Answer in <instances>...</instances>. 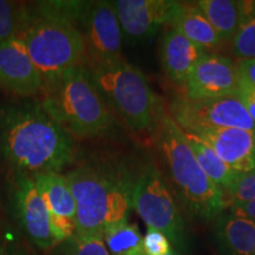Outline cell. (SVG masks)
<instances>
[{"label":"cell","mask_w":255,"mask_h":255,"mask_svg":"<svg viewBox=\"0 0 255 255\" xmlns=\"http://www.w3.org/2000/svg\"><path fill=\"white\" fill-rule=\"evenodd\" d=\"M169 114L186 132L197 133L203 130L240 129L255 135V123L238 96L189 100L184 95L176 96Z\"/></svg>","instance_id":"ba28073f"},{"label":"cell","mask_w":255,"mask_h":255,"mask_svg":"<svg viewBox=\"0 0 255 255\" xmlns=\"http://www.w3.org/2000/svg\"><path fill=\"white\" fill-rule=\"evenodd\" d=\"M229 212L232 214L242 216L255 221V201L247 203H241V205H234L229 207Z\"/></svg>","instance_id":"f1b7e54d"},{"label":"cell","mask_w":255,"mask_h":255,"mask_svg":"<svg viewBox=\"0 0 255 255\" xmlns=\"http://www.w3.org/2000/svg\"><path fill=\"white\" fill-rule=\"evenodd\" d=\"M44 78L20 37L0 43V89L17 98H38Z\"/></svg>","instance_id":"4fadbf2b"},{"label":"cell","mask_w":255,"mask_h":255,"mask_svg":"<svg viewBox=\"0 0 255 255\" xmlns=\"http://www.w3.org/2000/svg\"><path fill=\"white\" fill-rule=\"evenodd\" d=\"M136 173L116 159L77 157L64 174L76 201L77 234L103 235L109 226L128 221Z\"/></svg>","instance_id":"7a4b0ae2"},{"label":"cell","mask_w":255,"mask_h":255,"mask_svg":"<svg viewBox=\"0 0 255 255\" xmlns=\"http://www.w3.org/2000/svg\"><path fill=\"white\" fill-rule=\"evenodd\" d=\"M77 157V141L50 116L39 98L0 104V163L13 175L63 173Z\"/></svg>","instance_id":"6da1fadb"},{"label":"cell","mask_w":255,"mask_h":255,"mask_svg":"<svg viewBox=\"0 0 255 255\" xmlns=\"http://www.w3.org/2000/svg\"><path fill=\"white\" fill-rule=\"evenodd\" d=\"M75 23L85 46V65L122 58L123 34L111 1H78Z\"/></svg>","instance_id":"9c48e42d"},{"label":"cell","mask_w":255,"mask_h":255,"mask_svg":"<svg viewBox=\"0 0 255 255\" xmlns=\"http://www.w3.org/2000/svg\"><path fill=\"white\" fill-rule=\"evenodd\" d=\"M240 79L238 62L220 53H206L184 83V96L189 100L237 96Z\"/></svg>","instance_id":"8fae6325"},{"label":"cell","mask_w":255,"mask_h":255,"mask_svg":"<svg viewBox=\"0 0 255 255\" xmlns=\"http://www.w3.org/2000/svg\"><path fill=\"white\" fill-rule=\"evenodd\" d=\"M231 52L237 60L255 59V11L242 19L231 41Z\"/></svg>","instance_id":"cb8c5ba5"},{"label":"cell","mask_w":255,"mask_h":255,"mask_svg":"<svg viewBox=\"0 0 255 255\" xmlns=\"http://www.w3.org/2000/svg\"><path fill=\"white\" fill-rule=\"evenodd\" d=\"M89 69L102 97L115 116L133 135L152 138L167 109L144 73L123 58Z\"/></svg>","instance_id":"8992f818"},{"label":"cell","mask_w":255,"mask_h":255,"mask_svg":"<svg viewBox=\"0 0 255 255\" xmlns=\"http://www.w3.org/2000/svg\"><path fill=\"white\" fill-rule=\"evenodd\" d=\"M213 241L219 255H255V221L222 212L213 223Z\"/></svg>","instance_id":"2e32d148"},{"label":"cell","mask_w":255,"mask_h":255,"mask_svg":"<svg viewBox=\"0 0 255 255\" xmlns=\"http://www.w3.org/2000/svg\"><path fill=\"white\" fill-rule=\"evenodd\" d=\"M226 206L241 205L255 201V168L247 173L238 174L231 188L225 194Z\"/></svg>","instance_id":"d4e9b609"},{"label":"cell","mask_w":255,"mask_h":255,"mask_svg":"<svg viewBox=\"0 0 255 255\" xmlns=\"http://www.w3.org/2000/svg\"><path fill=\"white\" fill-rule=\"evenodd\" d=\"M194 4L214 27L223 43H231L245 17L244 1L200 0Z\"/></svg>","instance_id":"ac0fdd59"},{"label":"cell","mask_w":255,"mask_h":255,"mask_svg":"<svg viewBox=\"0 0 255 255\" xmlns=\"http://www.w3.org/2000/svg\"><path fill=\"white\" fill-rule=\"evenodd\" d=\"M105 246L110 255H146L138 226L129 221L115 223L103 232Z\"/></svg>","instance_id":"44dd1931"},{"label":"cell","mask_w":255,"mask_h":255,"mask_svg":"<svg viewBox=\"0 0 255 255\" xmlns=\"http://www.w3.org/2000/svg\"><path fill=\"white\" fill-rule=\"evenodd\" d=\"M17 250L18 248L11 250V248L8 247V245L6 244V241L1 238V235H0V255H14Z\"/></svg>","instance_id":"f546056e"},{"label":"cell","mask_w":255,"mask_h":255,"mask_svg":"<svg viewBox=\"0 0 255 255\" xmlns=\"http://www.w3.org/2000/svg\"><path fill=\"white\" fill-rule=\"evenodd\" d=\"M78 1L27 4L20 37L44 84L72 66L85 63L84 39L75 23Z\"/></svg>","instance_id":"3957f363"},{"label":"cell","mask_w":255,"mask_h":255,"mask_svg":"<svg viewBox=\"0 0 255 255\" xmlns=\"http://www.w3.org/2000/svg\"><path fill=\"white\" fill-rule=\"evenodd\" d=\"M173 0H116L111 1L122 30L123 39L139 44L150 39L164 25L170 23Z\"/></svg>","instance_id":"7c38bea8"},{"label":"cell","mask_w":255,"mask_h":255,"mask_svg":"<svg viewBox=\"0 0 255 255\" xmlns=\"http://www.w3.org/2000/svg\"><path fill=\"white\" fill-rule=\"evenodd\" d=\"M151 139L158 156V167L187 212L203 220H214L221 214L226 208L222 190L201 169L186 133L168 110Z\"/></svg>","instance_id":"277c9868"},{"label":"cell","mask_w":255,"mask_h":255,"mask_svg":"<svg viewBox=\"0 0 255 255\" xmlns=\"http://www.w3.org/2000/svg\"><path fill=\"white\" fill-rule=\"evenodd\" d=\"M132 209L148 227L163 233L174 246H186V227L177 199L154 157L137 168Z\"/></svg>","instance_id":"52a82bcc"},{"label":"cell","mask_w":255,"mask_h":255,"mask_svg":"<svg viewBox=\"0 0 255 255\" xmlns=\"http://www.w3.org/2000/svg\"><path fill=\"white\" fill-rule=\"evenodd\" d=\"M167 255H180V254H178V253H177V252H175V251L173 250V251H171V252H170V253H169V254H167Z\"/></svg>","instance_id":"1f68e13d"},{"label":"cell","mask_w":255,"mask_h":255,"mask_svg":"<svg viewBox=\"0 0 255 255\" xmlns=\"http://www.w3.org/2000/svg\"><path fill=\"white\" fill-rule=\"evenodd\" d=\"M237 96L242 105L245 107L248 115L251 116V119L255 123V88L247 79L242 77V76L240 79V84H239Z\"/></svg>","instance_id":"4316f807"},{"label":"cell","mask_w":255,"mask_h":255,"mask_svg":"<svg viewBox=\"0 0 255 255\" xmlns=\"http://www.w3.org/2000/svg\"><path fill=\"white\" fill-rule=\"evenodd\" d=\"M238 68L242 77L255 88V59L238 60Z\"/></svg>","instance_id":"83f0119b"},{"label":"cell","mask_w":255,"mask_h":255,"mask_svg":"<svg viewBox=\"0 0 255 255\" xmlns=\"http://www.w3.org/2000/svg\"><path fill=\"white\" fill-rule=\"evenodd\" d=\"M14 255H28V254L24 250H21V248H18L17 252L14 253Z\"/></svg>","instance_id":"4dcf8cb0"},{"label":"cell","mask_w":255,"mask_h":255,"mask_svg":"<svg viewBox=\"0 0 255 255\" xmlns=\"http://www.w3.org/2000/svg\"><path fill=\"white\" fill-rule=\"evenodd\" d=\"M194 135L208 143L235 173H247L255 168L254 133L240 129H214L203 130Z\"/></svg>","instance_id":"5bb4252c"},{"label":"cell","mask_w":255,"mask_h":255,"mask_svg":"<svg viewBox=\"0 0 255 255\" xmlns=\"http://www.w3.org/2000/svg\"><path fill=\"white\" fill-rule=\"evenodd\" d=\"M206 51L191 43L183 34L168 27L163 32L159 46V57L163 72L170 82L184 85L190 72Z\"/></svg>","instance_id":"9a60e30c"},{"label":"cell","mask_w":255,"mask_h":255,"mask_svg":"<svg viewBox=\"0 0 255 255\" xmlns=\"http://www.w3.org/2000/svg\"><path fill=\"white\" fill-rule=\"evenodd\" d=\"M143 247L146 255H167L173 251V245L162 232L148 227L143 237Z\"/></svg>","instance_id":"484cf974"},{"label":"cell","mask_w":255,"mask_h":255,"mask_svg":"<svg viewBox=\"0 0 255 255\" xmlns=\"http://www.w3.org/2000/svg\"><path fill=\"white\" fill-rule=\"evenodd\" d=\"M27 17V4L0 0V43L20 36Z\"/></svg>","instance_id":"7402d4cb"},{"label":"cell","mask_w":255,"mask_h":255,"mask_svg":"<svg viewBox=\"0 0 255 255\" xmlns=\"http://www.w3.org/2000/svg\"><path fill=\"white\" fill-rule=\"evenodd\" d=\"M32 178L45 201L50 215L63 216L76 222V201L64 174L44 173Z\"/></svg>","instance_id":"d6986e66"},{"label":"cell","mask_w":255,"mask_h":255,"mask_svg":"<svg viewBox=\"0 0 255 255\" xmlns=\"http://www.w3.org/2000/svg\"><path fill=\"white\" fill-rule=\"evenodd\" d=\"M9 206L26 238L41 251L58 246L50 228V212L33 178L14 175L9 191Z\"/></svg>","instance_id":"30bf717a"},{"label":"cell","mask_w":255,"mask_h":255,"mask_svg":"<svg viewBox=\"0 0 255 255\" xmlns=\"http://www.w3.org/2000/svg\"><path fill=\"white\" fill-rule=\"evenodd\" d=\"M187 141L189 143L190 149L194 152L197 163L205 171V174L210 180L222 190L223 195L226 194L231 186L234 182V180L238 176V173L233 171L218 154L214 151V149L210 146L208 143H206L200 137H197L194 133L186 132Z\"/></svg>","instance_id":"ffe728a7"},{"label":"cell","mask_w":255,"mask_h":255,"mask_svg":"<svg viewBox=\"0 0 255 255\" xmlns=\"http://www.w3.org/2000/svg\"><path fill=\"white\" fill-rule=\"evenodd\" d=\"M168 26L180 32L207 53L219 50L225 44L195 4L177 1Z\"/></svg>","instance_id":"e0dca14e"},{"label":"cell","mask_w":255,"mask_h":255,"mask_svg":"<svg viewBox=\"0 0 255 255\" xmlns=\"http://www.w3.org/2000/svg\"><path fill=\"white\" fill-rule=\"evenodd\" d=\"M38 98L50 116L76 141L100 138L113 132L116 116L85 64L72 66L45 83Z\"/></svg>","instance_id":"5b68a950"},{"label":"cell","mask_w":255,"mask_h":255,"mask_svg":"<svg viewBox=\"0 0 255 255\" xmlns=\"http://www.w3.org/2000/svg\"><path fill=\"white\" fill-rule=\"evenodd\" d=\"M55 251L58 255H110L103 235H81L77 233L58 245Z\"/></svg>","instance_id":"603a6c76"}]
</instances>
